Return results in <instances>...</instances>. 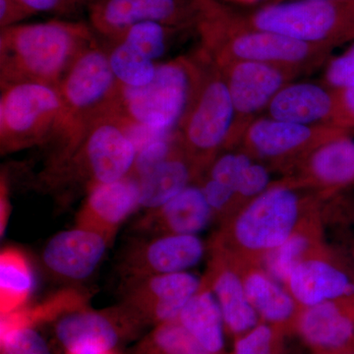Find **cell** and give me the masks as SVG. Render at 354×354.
I'll use <instances>...</instances> for the list:
<instances>
[{
  "mask_svg": "<svg viewBox=\"0 0 354 354\" xmlns=\"http://www.w3.org/2000/svg\"><path fill=\"white\" fill-rule=\"evenodd\" d=\"M65 354H120L118 351H100V349H82V351L65 353Z\"/></svg>",
  "mask_w": 354,
  "mask_h": 354,
  "instance_id": "60d3db41",
  "label": "cell"
},
{
  "mask_svg": "<svg viewBox=\"0 0 354 354\" xmlns=\"http://www.w3.org/2000/svg\"><path fill=\"white\" fill-rule=\"evenodd\" d=\"M274 333L271 326L259 323L237 339L234 354H274Z\"/></svg>",
  "mask_w": 354,
  "mask_h": 354,
  "instance_id": "e575fe53",
  "label": "cell"
},
{
  "mask_svg": "<svg viewBox=\"0 0 354 354\" xmlns=\"http://www.w3.org/2000/svg\"><path fill=\"white\" fill-rule=\"evenodd\" d=\"M180 147L178 132L176 134L153 140L137 153L132 176L136 177L137 179L145 176L149 171H152L158 165L162 164V162L171 157L172 153Z\"/></svg>",
  "mask_w": 354,
  "mask_h": 354,
  "instance_id": "d6a6232c",
  "label": "cell"
},
{
  "mask_svg": "<svg viewBox=\"0 0 354 354\" xmlns=\"http://www.w3.org/2000/svg\"><path fill=\"white\" fill-rule=\"evenodd\" d=\"M88 17L93 31L116 41L133 26L156 22L186 29L194 27V0H92Z\"/></svg>",
  "mask_w": 354,
  "mask_h": 354,
  "instance_id": "7c38bea8",
  "label": "cell"
},
{
  "mask_svg": "<svg viewBox=\"0 0 354 354\" xmlns=\"http://www.w3.org/2000/svg\"><path fill=\"white\" fill-rule=\"evenodd\" d=\"M141 325L125 306L104 311L80 308L60 316L55 334L65 353L82 349L116 351Z\"/></svg>",
  "mask_w": 354,
  "mask_h": 354,
  "instance_id": "4fadbf2b",
  "label": "cell"
},
{
  "mask_svg": "<svg viewBox=\"0 0 354 354\" xmlns=\"http://www.w3.org/2000/svg\"><path fill=\"white\" fill-rule=\"evenodd\" d=\"M23 6L32 13L39 12H59L67 10L71 7L84 3L86 0H20ZM92 1V0H88Z\"/></svg>",
  "mask_w": 354,
  "mask_h": 354,
  "instance_id": "74e56055",
  "label": "cell"
},
{
  "mask_svg": "<svg viewBox=\"0 0 354 354\" xmlns=\"http://www.w3.org/2000/svg\"><path fill=\"white\" fill-rule=\"evenodd\" d=\"M293 183L330 197L354 183V140L351 133L321 144L286 176Z\"/></svg>",
  "mask_w": 354,
  "mask_h": 354,
  "instance_id": "9a60e30c",
  "label": "cell"
},
{
  "mask_svg": "<svg viewBox=\"0 0 354 354\" xmlns=\"http://www.w3.org/2000/svg\"><path fill=\"white\" fill-rule=\"evenodd\" d=\"M327 198L290 179L272 183L259 196L228 218L218 252L235 264L260 262L265 254L283 243L307 215Z\"/></svg>",
  "mask_w": 354,
  "mask_h": 354,
  "instance_id": "3957f363",
  "label": "cell"
},
{
  "mask_svg": "<svg viewBox=\"0 0 354 354\" xmlns=\"http://www.w3.org/2000/svg\"><path fill=\"white\" fill-rule=\"evenodd\" d=\"M149 213L144 225L162 234L198 235L215 218L199 183L190 184L164 206Z\"/></svg>",
  "mask_w": 354,
  "mask_h": 354,
  "instance_id": "603a6c76",
  "label": "cell"
},
{
  "mask_svg": "<svg viewBox=\"0 0 354 354\" xmlns=\"http://www.w3.org/2000/svg\"><path fill=\"white\" fill-rule=\"evenodd\" d=\"M178 322L211 354H220L225 346V321L220 305L208 283L203 281L177 318Z\"/></svg>",
  "mask_w": 354,
  "mask_h": 354,
  "instance_id": "d4e9b609",
  "label": "cell"
},
{
  "mask_svg": "<svg viewBox=\"0 0 354 354\" xmlns=\"http://www.w3.org/2000/svg\"><path fill=\"white\" fill-rule=\"evenodd\" d=\"M348 133L353 132L332 127L297 124L262 115L246 128L237 148L288 176L316 147Z\"/></svg>",
  "mask_w": 354,
  "mask_h": 354,
  "instance_id": "30bf717a",
  "label": "cell"
},
{
  "mask_svg": "<svg viewBox=\"0 0 354 354\" xmlns=\"http://www.w3.org/2000/svg\"><path fill=\"white\" fill-rule=\"evenodd\" d=\"M239 13L250 27L305 43L335 48L354 41V0H291Z\"/></svg>",
  "mask_w": 354,
  "mask_h": 354,
  "instance_id": "ba28073f",
  "label": "cell"
},
{
  "mask_svg": "<svg viewBox=\"0 0 354 354\" xmlns=\"http://www.w3.org/2000/svg\"><path fill=\"white\" fill-rule=\"evenodd\" d=\"M298 330L314 348L344 351L354 341V300L327 301L302 308Z\"/></svg>",
  "mask_w": 354,
  "mask_h": 354,
  "instance_id": "44dd1931",
  "label": "cell"
},
{
  "mask_svg": "<svg viewBox=\"0 0 354 354\" xmlns=\"http://www.w3.org/2000/svg\"><path fill=\"white\" fill-rule=\"evenodd\" d=\"M201 74L197 51L158 62L157 73L149 85L121 87L120 113L158 134H176L194 101Z\"/></svg>",
  "mask_w": 354,
  "mask_h": 354,
  "instance_id": "277c9868",
  "label": "cell"
},
{
  "mask_svg": "<svg viewBox=\"0 0 354 354\" xmlns=\"http://www.w3.org/2000/svg\"><path fill=\"white\" fill-rule=\"evenodd\" d=\"M140 208L138 179L133 176L113 183L97 184L87 191L77 216V225L113 239L123 221Z\"/></svg>",
  "mask_w": 354,
  "mask_h": 354,
  "instance_id": "ac0fdd59",
  "label": "cell"
},
{
  "mask_svg": "<svg viewBox=\"0 0 354 354\" xmlns=\"http://www.w3.org/2000/svg\"><path fill=\"white\" fill-rule=\"evenodd\" d=\"M196 51L201 81L178 133L184 152L203 176L216 156L227 150L234 111L221 67L201 46Z\"/></svg>",
  "mask_w": 354,
  "mask_h": 354,
  "instance_id": "8992f818",
  "label": "cell"
},
{
  "mask_svg": "<svg viewBox=\"0 0 354 354\" xmlns=\"http://www.w3.org/2000/svg\"><path fill=\"white\" fill-rule=\"evenodd\" d=\"M315 234L304 225L281 245L263 256L260 267L281 285L286 286L291 272L302 261L316 254Z\"/></svg>",
  "mask_w": 354,
  "mask_h": 354,
  "instance_id": "83f0119b",
  "label": "cell"
},
{
  "mask_svg": "<svg viewBox=\"0 0 354 354\" xmlns=\"http://www.w3.org/2000/svg\"><path fill=\"white\" fill-rule=\"evenodd\" d=\"M178 30L160 23H141L133 26L116 41H123L145 55L149 59L158 62L169 48V41L172 35Z\"/></svg>",
  "mask_w": 354,
  "mask_h": 354,
  "instance_id": "4dcf8cb0",
  "label": "cell"
},
{
  "mask_svg": "<svg viewBox=\"0 0 354 354\" xmlns=\"http://www.w3.org/2000/svg\"><path fill=\"white\" fill-rule=\"evenodd\" d=\"M0 354H53L36 327L23 326L0 332Z\"/></svg>",
  "mask_w": 354,
  "mask_h": 354,
  "instance_id": "1f68e13d",
  "label": "cell"
},
{
  "mask_svg": "<svg viewBox=\"0 0 354 354\" xmlns=\"http://www.w3.org/2000/svg\"><path fill=\"white\" fill-rule=\"evenodd\" d=\"M220 67L227 81L234 111L228 150L239 147L246 128L264 114L281 88L293 82L302 73L288 67L254 62H232Z\"/></svg>",
  "mask_w": 354,
  "mask_h": 354,
  "instance_id": "8fae6325",
  "label": "cell"
},
{
  "mask_svg": "<svg viewBox=\"0 0 354 354\" xmlns=\"http://www.w3.org/2000/svg\"><path fill=\"white\" fill-rule=\"evenodd\" d=\"M205 244L198 235L165 234L135 249L127 260L130 281L187 272L199 264Z\"/></svg>",
  "mask_w": 354,
  "mask_h": 354,
  "instance_id": "e0dca14e",
  "label": "cell"
},
{
  "mask_svg": "<svg viewBox=\"0 0 354 354\" xmlns=\"http://www.w3.org/2000/svg\"><path fill=\"white\" fill-rule=\"evenodd\" d=\"M220 305L225 327L236 335H243L255 328L260 317L247 297L239 266L221 254L207 279Z\"/></svg>",
  "mask_w": 354,
  "mask_h": 354,
  "instance_id": "7402d4cb",
  "label": "cell"
},
{
  "mask_svg": "<svg viewBox=\"0 0 354 354\" xmlns=\"http://www.w3.org/2000/svg\"><path fill=\"white\" fill-rule=\"evenodd\" d=\"M195 29L204 48L218 66L232 62H263L308 73L327 64L334 48L305 43L256 29L239 10L220 0H194Z\"/></svg>",
  "mask_w": 354,
  "mask_h": 354,
  "instance_id": "6da1fadb",
  "label": "cell"
},
{
  "mask_svg": "<svg viewBox=\"0 0 354 354\" xmlns=\"http://www.w3.org/2000/svg\"><path fill=\"white\" fill-rule=\"evenodd\" d=\"M335 111V91L323 82H291L274 95L263 115L297 124L334 127Z\"/></svg>",
  "mask_w": 354,
  "mask_h": 354,
  "instance_id": "ffe728a7",
  "label": "cell"
},
{
  "mask_svg": "<svg viewBox=\"0 0 354 354\" xmlns=\"http://www.w3.org/2000/svg\"><path fill=\"white\" fill-rule=\"evenodd\" d=\"M137 354H211L178 322L155 326L137 349Z\"/></svg>",
  "mask_w": 354,
  "mask_h": 354,
  "instance_id": "f546056e",
  "label": "cell"
},
{
  "mask_svg": "<svg viewBox=\"0 0 354 354\" xmlns=\"http://www.w3.org/2000/svg\"><path fill=\"white\" fill-rule=\"evenodd\" d=\"M97 43L91 26L53 20L0 32V88L21 83L57 87L78 57Z\"/></svg>",
  "mask_w": 354,
  "mask_h": 354,
  "instance_id": "7a4b0ae2",
  "label": "cell"
},
{
  "mask_svg": "<svg viewBox=\"0 0 354 354\" xmlns=\"http://www.w3.org/2000/svg\"><path fill=\"white\" fill-rule=\"evenodd\" d=\"M286 288L302 308L354 300L353 277L320 253L302 261L291 272Z\"/></svg>",
  "mask_w": 354,
  "mask_h": 354,
  "instance_id": "d6986e66",
  "label": "cell"
},
{
  "mask_svg": "<svg viewBox=\"0 0 354 354\" xmlns=\"http://www.w3.org/2000/svg\"><path fill=\"white\" fill-rule=\"evenodd\" d=\"M291 1V0H266L263 4L279 3V2Z\"/></svg>",
  "mask_w": 354,
  "mask_h": 354,
  "instance_id": "b9f144b4",
  "label": "cell"
},
{
  "mask_svg": "<svg viewBox=\"0 0 354 354\" xmlns=\"http://www.w3.org/2000/svg\"><path fill=\"white\" fill-rule=\"evenodd\" d=\"M57 88L65 111L57 153L68 152L91 123L120 108L121 86L109 65L108 50L99 43L84 51Z\"/></svg>",
  "mask_w": 354,
  "mask_h": 354,
  "instance_id": "5b68a950",
  "label": "cell"
},
{
  "mask_svg": "<svg viewBox=\"0 0 354 354\" xmlns=\"http://www.w3.org/2000/svg\"><path fill=\"white\" fill-rule=\"evenodd\" d=\"M202 285L189 272L148 277L132 283L124 306L142 324L160 325L176 320Z\"/></svg>",
  "mask_w": 354,
  "mask_h": 354,
  "instance_id": "5bb4252c",
  "label": "cell"
},
{
  "mask_svg": "<svg viewBox=\"0 0 354 354\" xmlns=\"http://www.w3.org/2000/svg\"><path fill=\"white\" fill-rule=\"evenodd\" d=\"M241 274L247 297L261 320L278 325L295 315L299 307L297 300L262 268L248 267Z\"/></svg>",
  "mask_w": 354,
  "mask_h": 354,
  "instance_id": "484cf974",
  "label": "cell"
},
{
  "mask_svg": "<svg viewBox=\"0 0 354 354\" xmlns=\"http://www.w3.org/2000/svg\"><path fill=\"white\" fill-rule=\"evenodd\" d=\"M8 196H7V185L6 180L3 179V176L1 177V216H0V220H1V225H0V227H1V235L3 234L4 228H6V223H7V216H8Z\"/></svg>",
  "mask_w": 354,
  "mask_h": 354,
  "instance_id": "f35d334b",
  "label": "cell"
},
{
  "mask_svg": "<svg viewBox=\"0 0 354 354\" xmlns=\"http://www.w3.org/2000/svg\"><path fill=\"white\" fill-rule=\"evenodd\" d=\"M348 354H354V353H348Z\"/></svg>",
  "mask_w": 354,
  "mask_h": 354,
  "instance_id": "7bdbcfd3",
  "label": "cell"
},
{
  "mask_svg": "<svg viewBox=\"0 0 354 354\" xmlns=\"http://www.w3.org/2000/svg\"><path fill=\"white\" fill-rule=\"evenodd\" d=\"M106 50L109 65L121 87H145L155 78L158 62L149 59L128 44L113 41Z\"/></svg>",
  "mask_w": 354,
  "mask_h": 354,
  "instance_id": "f1b7e54d",
  "label": "cell"
},
{
  "mask_svg": "<svg viewBox=\"0 0 354 354\" xmlns=\"http://www.w3.org/2000/svg\"><path fill=\"white\" fill-rule=\"evenodd\" d=\"M32 16L20 0H0V28L19 24L20 21Z\"/></svg>",
  "mask_w": 354,
  "mask_h": 354,
  "instance_id": "8d00e7d4",
  "label": "cell"
},
{
  "mask_svg": "<svg viewBox=\"0 0 354 354\" xmlns=\"http://www.w3.org/2000/svg\"><path fill=\"white\" fill-rule=\"evenodd\" d=\"M0 90L1 155L59 141L65 111L57 87L21 83Z\"/></svg>",
  "mask_w": 354,
  "mask_h": 354,
  "instance_id": "9c48e42d",
  "label": "cell"
},
{
  "mask_svg": "<svg viewBox=\"0 0 354 354\" xmlns=\"http://www.w3.org/2000/svg\"><path fill=\"white\" fill-rule=\"evenodd\" d=\"M109 242L104 234L76 225L51 237L44 246L43 261L60 278L82 281L102 262Z\"/></svg>",
  "mask_w": 354,
  "mask_h": 354,
  "instance_id": "2e32d148",
  "label": "cell"
},
{
  "mask_svg": "<svg viewBox=\"0 0 354 354\" xmlns=\"http://www.w3.org/2000/svg\"><path fill=\"white\" fill-rule=\"evenodd\" d=\"M337 94V111L333 127L354 131V84L341 90Z\"/></svg>",
  "mask_w": 354,
  "mask_h": 354,
  "instance_id": "d590c367",
  "label": "cell"
},
{
  "mask_svg": "<svg viewBox=\"0 0 354 354\" xmlns=\"http://www.w3.org/2000/svg\"><path fill=\"white\" fill-rule=\"evenodd\" d=\"M223 3L237 4V6H255L257 3H264L266 0H220Z\"/></svg>",
  "mask_w": 354,
  "mask_h": 354,
  "instance_id": "ab89813d",
  "label": "cell"
},
{
  "mask_svg": "<svg viewBox=\"0 0 354 354\" xmlns=\"http://www.w3.org/2000/svg\"><path fill=\"white\" fill-rule=\"evenodd\" d=\"M201 176V171L181 146L167 160L138 178L140 208L151 211L164 206Z\"/></svg>",
  "mask_w": 354,
  "mask_h": 354,
  "instance_id": "cb8c5ba5",
  "label": "cell"
},
{
  "mask_svg": "<svg viewBox=\"0 0 354 354\" xmlns=\"http://www.w3.org/2000/svg\"><path fill=\"white\" fill-rule=\"evenodd\" d=\"M137 153L118 109L91 123L76 146L53 160L48 174L78 179L88 191L132 176Z\"/></svg>",
  "mask_w": 354,
  "mask_h": 354,
  "instance_id": "52a82bcc",
  "label": "cell"
},
{
  "mask_svg": "<svg viewBox=\"0 0 354 354\" xmlns=\"http://www.w3.org/2000/svg\"><path fill=\"white\" fill-rule=\"evenodd\" d=\"M322 82L333 90H341L354 84V41L339 57L328 60Z\"/></svg>",
  "mask_w": 354,
  "mask_h": 354,
  "instance_id": "836d02e7",
  "label": "cell"
},
{
  "mask_svg": "<svg viewBox=\"0 0 354 354\" xmlns=\"http://www.w3.org/2000/svg\"><path fill=\"white\" fill-rule=\"evenodd\" d=\"M35 290L30 261L18 249H4L0 255V315L25 308Z\"/></svg>",
  "mask_w": 354,
  "mask_h": 354,
  "instance_id": "4316f807",
  "label": "cell"
}]
</instances>
